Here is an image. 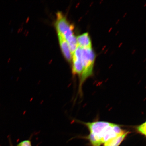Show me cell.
<instances>
[{
  "label": "cell",
  "mask_w": 146,
  "mask_h": 146,
  "mask_svg": "<svg viewBox=\"0 0 146 146\" xmlns=\"http://www.w3.org/2000/svg\"><path fill=\"white\" fill-rule=\"evenodd\" d=\"M73 74L81 76L83 72V67L82 59V48L78 46L72 54Z\"/></svg>",
  "instance_id": "cell-4"
},
{
  "label": "cell",
  "mask_w": 146,
  "mask_h": 146,
  "mask_svg": "<svg viewBox=\"0 0 146 146\" xmlns=\"http://www.w3.org/2000/svg\"><path fill=\"white\" fill-rule=\"evenodd\" d=\"M83 123L90 132L88 138L92 146H100L126 132L119 125L108 122Z\"/></svg>",
  "instance_id": "cell-1"
},
{
  "label": "cell",
  "mask_w": 146,
  "mask_h": 146,
  "mask_svg": "<svg viewBox=\"0 0 146 146\" xmlns=\"http://www.w3.org/2000/svg\"><path fill=\"white\" fill-rule=\"evenodd\" d=\"M58 34L60 47L64 56L67 61H70L72 59V55L68 44L61 34L59 33H58Z\"/></svg>",
  "instance_id": "cell-5"
},
{
  "label": "cell",
  "mask_w": 146,
  "mask_h": 146,
  "mask_svg": "<svg viewBox=\"0 0 146 146\" xmlns=\"http://www.w3.org/2000/svg\"><path fill=\"white\" fill-rule=\"evenodd\" d=\"M146 127V123L145 122L136 127V130L138 132L145 136Z\"/></svg>",
  "instance_id": "cell-8"
},
{
  "label": "cell",
  "mask_w": 146,
  "mask_h": 146,
  "mask_svg": "<svg viewBox=\"0 0 146 146\" xmlns=\"http://www.w3.org/2000/svg\"><path fill=\"white\" fill-rule=\"evenodd\" d=\"M55 26L58 33L62 35L68 44L76 40L74 34V27L67 21L66 17L61 12H58L56 16Z\"/></svg>",
  "instance_id": "cell-3"
},
{
  "label": "cell",
  "mask_w": 146,
  "mask_h": 146,
  "mask_svg": "<svg viewBox=\"0 0 146 146\" xmlns=\"http://www.w3.org/2000/svg\"><path fill=\"white\" fill-rule=\"evenodd\" d=\"M78 46L83 49L92 48V43L89 34L85 33L78 36L77 38Z\"/></svg>",
  "instance_id": "cell-6"
},
{
  "label": "cell",
  "mask_w": 146,
  "mask_h": 146,
  "mask_svg": "<svg viewBox=\"0 0 146 146\" xmlns=\"http://www.w3.org/2000/svg\"><path fill=\"white\" fill-rule=\"evenodd\" d=\"M17 146H32V145L30 140H25L20 142Z\"/></svg>",
  "instance_id": "cell-9"
},
{
  "label": "cell",
  "mask_w": 146,
  "mask_h": 146,
  "mask_svg": "<svg viewBox=\"0 0 146 146\" xmlns=\"http://www.w3.org/2000/svg\"><path fill=\"white\" fill-rule=\"evenodd\" d=\"M129 133V132H126L105 143L104 146H119Z\"/></svg>",
  "instance_id": "cell-7"
},
{
  "label": "cell",
  "mask_w": 146,
  "mask_h": 146,
  "mask_svg": "<svg viewBox=\"0 0 146 146\" xmlns=\"http://www.w3.org/2000/svg\"><path fill=\"white\" fill-rule=\"evenodd\" d=\"M82 59L83 69L80 76L78 92L80 95H82V87L83 83L93 74L95 54L92 48H82Z\"/></svg>",
  "instance_id": "cell-2"
}]
</instances>
